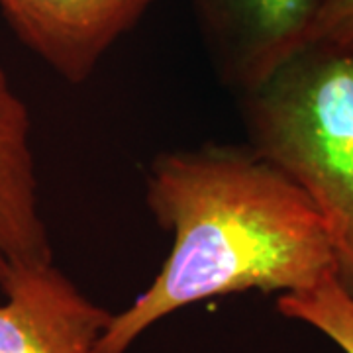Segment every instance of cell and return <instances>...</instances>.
Here are the masks:
<instances>
[{
	"instance_id": "1",
	"label": "cell",
	"mask_w": 353,
	"mask_h": 353,
	"mask_svg": "<svg viewBox=\"0 0 353 353\" xmlns=\"http://www.w3.org/2000/svg\"><path fill=\"white\" fill-rule=\"evenodd\" d=\"M148 206L173 245L153 283L112 314L92 353H128L165 316L248 290L296 292L338 275L310 199L252 148L202 145L157 155Z\"/></svg>"
},
{
	"instance_id": "2",
	"label": "cell",
	"mask_w": 353,
	"mask_h": 353,
	"mask_svg": "<svg viewBox=\"0 0 353 353\" xmlns=\"http://www.w3.org/2000/svg\"><path fill=\"white\" fill-rule=\"evenodd\" d=\"M250 148L310 199L353 292V50L308 43L248 94Z\"/></svg>"
},
{
	"instance_id": "3",
	"label": "cell",
	"mask_w": 353,
	"mask_h": 353,
	"mask_svg": "<svg viewBox=\"0 0 353 353\" xmlns=\"http://www.w3.org/2000/svg\"><path fill=\"white\" fill-rule=\"evenodd\" d=\"M222 79L248 94L308 43L326 0H190Z\"/></svg>"
},
{
	"instance_id": "4",
	"label": "cell",
	"mask_w": 353,
	"mask_h": 353,
	"mask_svg": "<svg viewBox=\"0 0 353 353\" xmlns=\"http://www.w3.org/2000/svg\"><path fill=\"white\" fill-rule=\"evenodd\" d=\"M155 0H0L16 38L71 85H83Z\"/></svg>"
},
{
	"instance_id": "5",
	"label": "cell",
	"mask_w": 353,
	"mask_h": 353,
	"mask_svg": "<svg viewBox=\"0 0 353 353\" xmlns=\"http://www.w3.org/2000/svg\"><path fill=\"white\" fill-rule=\"evenodd\" d=\"M112 312L53 261L18 267L0 296V353H92Z\"/></svg>"
},
{
	"instance_id": "6",
	"label": "cell",
	"mask_w": 353,
	"mask_h": 353,
	"mask_svg": "<svg viewBox=\"0 0 353 353\" xmlns=\"http://www.w3.org/2000/svg\"><path fill=\"white\" fill-rule=\"evenodd\" d=\"M53 261L39 212L32 116L0 67V296L18 267Z\"/></svg>"
},
{
	"instance_id": "7",
	"label": "cell",
	"mask_w": 353,
	"mask_h": 353,
	"mask_svg": "<svg viewBox=\"0 0 353 353\" xmlns=\"http://www.w3.org/2000/svg\"><path fill=\"white\" fill-rule=\"evenodd\" d=\"M277 310L324 334L343 353H353V292L330 275L314 287L279 294Z\"/></svg>"
},
{
	"instance_id": "8",
	"label": "cell",
	"mask_w": 353,
	"mask_h": 353,
	"mask_svg": "<svg viewBox=\"0 0 353 353\" xmlns=\"http://www.w3.org/2000/svg\"><path fill=\"white\" fill-rule=\"evenodd\" d=\"M308 43H330L353 50V0H326Z\"/></svg>"
}]
</instances>
